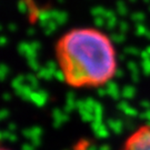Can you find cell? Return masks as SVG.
<instances>
[{
	"mask_svg": "<svg viewBox=\"0 0 150 150\" xmlns=\"http://www.w3.org/2000/svg\"><path fill=\"white\" fill-rule=\"evenodd\" d=\"M54 58L64 82L72 89H97L115 79L118 54L111 38L93 27L64 32L54 43Z\"/></svg>",
	"mask_w": 150,
	"mask_h": 150,
	"instance_id": "1",
	"label": "cell"
},
{
	"mask_svg": "<svg viewBox=\"0 0 150 150\" xmlns=\"http://www.w3.org/2000/svg\"><path fill=\"white\" fill-rule=\"evenodd\" d=\"M119 150H150V125H141L132 130Z\"/></svg>",
	"mask_w": 150,
	"mask_h": 150,
	"instance_id": "2",
	"label": "cell"
},
{
	"mask_svg": "<svg viewBox=\"0 0 150 150\" xmlns=\"http://www.w3.org/2000/svg\"><path fill=\"white\" fill-rule=\"evenodd\" d=\"M0 150H12V149H11V148H8V147H4V146H2V147L0 148Z\"/></svg>",
	"mask_w": 150,
	"mask_h": 150,
	"instance_id": "3",
	"label": "cell"
}]
</instances>
